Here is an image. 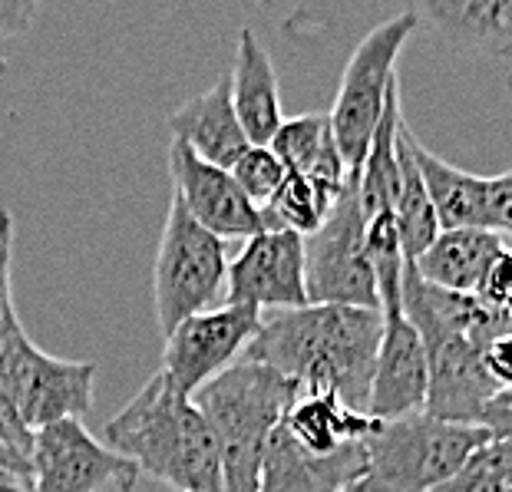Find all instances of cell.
Listing matches in <instances>:
<instances>
[{"instance_id":"6da1fadb","label":"cell","mask_w":512,"mask_h":492,"mask_svg":"<svg viewBox=\"0 0 512 492\" xmlns=\"http://www.w3.org/2000/svg\"><path fill=\"white\" fill-rule=\"evenodd\" d=\"M380 337V308L304 304L271 311L245 357L281 370L304 393H337L347 407L367 413Z\"/></svg>"},{"instance_id":"3957f363","label":"cell","mask_w":512,"mask_h":492,"mask_svg":"<svg viewBox=\"0 0 512 492\" xmlns=\"http://www.w3.org/2000/svg\"><path fill=\"white\" fill-rule=\"evenodd\" d=\"M298 397L301 387L291 377L248 357L192 397L219 440L228 492H258L268 443Z\"/></svg>"},{"instance_id":"ffe728a7","label":"cell","mask_w":512,"mask_h":492,"mask_svg":"<svg viewBox=\"0 0 512 492\" xmlns=\"http://www.w3.org/2000/svg\"><path fill=\"white\" fill-rule=\"evenodd\" d=\"M506 248H512L509 238L499 235L496 228H446L410 265L430 284L460 294H479L486 271Z\"/></svg>"},{"instance_id":"d4e9b609","label":"cell","mask_w":512,"mask_h":492,"mask_svg":"<svg viewBox=\"0 0 512 492\" xmlns=\"http://www.w3.org/2000/svg\"><path fill=\"white\" fill-rule=\"evenodd\" d=\"M512 489V440L489 436L470 459L433 492H509Z\"/></svg>"},{"instance_id":"836d02e7","label":"cell","mask_w":512,"mask_h":492,"mask_svg":"<svg viewBox=\"0 0 512 492\" xmlns=\"http://www.w3.org/2000/svg\"><path fill=\"white\" fill-rule=\"evenodd\" d=\"M0 492H34V483L20 473H10V469L0 466Z\"/></svg>"},{"instance_id":"cb8c5ba5","label":"cell","mask_w":512,"mask_h":492,"mask_svg":"<svg viewBox=\"0 0 512 492\" xmlns=\"http://www.w3.org/2000/svg\"><path fill=\"white\" fill-rule=\"evenodd\" d=\"M334 199H328L321 189H314V185L304 179V176H294L288 172L285 185H281L278 199L268 205V222L271 228H291V232L298 235H314L318 228L328 222V215L334 209Z\"/></svg>"},{"instance_id":"8d00e7d4","label":"cell","mask_w":512,"mask_h":492,"mask_svg":"<svg viewBox=\"0 0 512 492\" xmlns=\"http://www.w3.org/2000/svg\"><path fill=\"white\" fill-rule=\"evenodd\" d=\"M344 492H367V489H364L361 483H357V486H351V489H344Z\"/></svg>"},{"instance_id":"ba28073f","label":"cell","mask_w":512,"mask_h":492,"mask_svg":"<svg viewBox=\"0 0 512 492\" xmlns=\"http://www.w3.org/2000/svg\"><path fill=\"white\" fill-rule=\"evenodd\" d=\"M308 258V301L380 308V284L367 248V215L357 192V176L347 179L328 222L304 238Z\"/></svg>"},{"instance_id":"d590c367","label":"cell","mask_w":512,"mask_h":492,"mask_svg":"<svg viewBox=\"0 0 512 492\" xmlns=\"http://www.w3.org/2000/svg\"><path fill=\"white\" fill-rule=\"evenodd\" d=\"M116 492H136V476L123 479V483H116Z\"/></svg>"},{"instance_id":"e0dca14e","label":"cell","mask_w":512,"mask_h":492,"mask_svg":"<svg viewBox=\"0 0 512 492\" xmlns=\"http://www.w3.org/2000/svg\"><path fill=\"white\" fill-rule=\"evenodd\" d=\"M172 139L185 142L195 156L205 162H215L222 169H232L248 152V136L242 129V119L232 103V80L222 76L212 90H205L195 100L182 103L176 113H169Z\"/></svg>"},{"instance_id":"484cf974","label":"cell","mask_w":512,"mask_h":492,"mask_svg":"<svg viewBox=\"0 0 512 492\" xmlns=\"http://www.w3.org/2000/svg\"><path fill=\"white\" fill-rule=\"evenodd\" d=\"M232 176L258 209H268L278 199L281 185L288 179V169L271 146H248L245 156L232 166Z\"/></svg>"},{"instance_id":"e575fe53","label":"cell","mask_w":512,"mask_h":492,"mask_svg":"<svg viewBox=\"0 0 512 492\" xmlns=\"http://www.w3.org/2000/svg\"><path fill=\"white\" fill-rule=\"evenodd\" d=\"M0 466L10 469V473H20V476H27V479H30V463H27V459L14 456L10 450H4V446H0Z\"/></svg>"},{"instance_id":"7a4b0ae2","label":"cell","mask_w":512,"mask_h":492,"mask_svg":"<svg viewBox=\"0 0 512 492\" xmlns=\"http://www.w3.org/2000/svg\"><path fill=\"white\" fill-rule=\"evenodd\" d=\"M103 443L126 456L139 473L179 492H228L209 420L162 370L106 423Z\"/></svg>"},{"instance_id":"44dd1931","label":"cell","mask_w":512,"mask_h":492,"mask_svg":"<svg viewBox=\"0 0 512 492\" xmlns=\"http://www.w3.org/2000/svg\"><path fill=\"white\" fill-rule=\"evenodd\" d=\"M281 426L311 453H337L347 443H364L377 430V420L364 410L347 407L337 393L301 390Z\"/></svg>"},{"instance_id":"4fadbf2b","label":"cell","mask_w":512,"mask_h":492,"mask_svg":"<svg viewBox=\"0 0 512 492\" xmlns=\"http://www.w3.org/2000/svg\"><path fill=\"white\" fill-rule=\"evenodd\" d=\"M430 397V360L417 327L403 308L384 311L374 384H370L367 413L374 420H400L427 410Z\"/></svg>"},{"instance_id":"ac0fdd59","label":"cell","mask_w":512,"mask_h":492,"mask_svg":"<svg viewBox=\"0 0 512 492\" xmlns=\"http://www.w3.org/2000/svg\"><path fill=\"white\" fill-rule=\"evenodd\" d=\"M232 80V103L235 113L242 119V129L252 146H271L278 136L281 123V93H278V73L271 63L268 50L261 47L252 27L238 34L235 47V67L228 73Z\"/></svg>"},{"instance_id":"7c38bea8","label":"cell","mask_w":512,"mask_h":492,"mask_svg":"<svg viewBox=\"0 0 512 492\" xmlns=\"http://www.w3.org/2000/svg\"><path fill=\"white\" fill-rule=\"evenodd\" d=\"M169 176L176 182V199L185 205L195 222L209 228L212 235L225 238H255L268 232V212L242 192L235 182L232 169H222L215 162H205L202 156L172 139L169 146Z\"/></svg>"},{"instance_id":"603a6c76","label":"cell","mask_w":512,"mask_h":492,"mask_svg":"<svg viewBox=\"0 0 512 492\" xmlns=\"http://www.w3.org/2000/svg\"><path fill=\"white\" fill-rule=\"evenodd\" d=\"M397 156H400V192L394 205L397 238H400L403 258L417 261L423 251L440 238L443 225H440L437 209H433V199L427 192V182H423V172L417 166V156H413V133L407 123L400 126Z\"/></svg>"},{"instance_id":"83f0119b","label":"cell","mask_w":512,"mask_h":492,"mask_svg":"<svg viewBox=\"0 0 512 492\" xmlns=\"http://www.w3.org/2000/svg\"><path fill=\"white\" fill-rule=\"evenodd\" d=\"M476 298H483L489 308L512 321V248H506L503 255L493 261V268L486 271L483 288H479Z\"/></svg>"},{"instance_id":"1f68e13d","label":"cell","mask_w":512,"mask_h":492,"mask_svg":"<svg viewBox=\"0 0 512 492\" xmlns=\"http://www.w3.org/2000/svg\"><path fill=\"white\" fill-rule=\"evenodd\" d=\"M40 0H0V40H10L34 24Z\"/></svg>"},{"instance_id":"8992f818","label":"cell","mask_w":512,"mask_h":492,"mask_svg":"<svg viewBox=\"0 0 512 492\" xmlns=\"http://www.w3.org/2000/svg\"><path fill=\"white\" fill-rule=\"evenodd\" d=\"M228 284V258L219 235L202 228L172 199L162 225L156 265H152V301L162 334L176 331L185 317L215 308Z\"/></svg>"},{"instance_id":"f546056e","label":"cell","mask_w":512,"mask_h":492,"mask_svg":"<svg viewBox=\"0 0 512 492\" xmlns=\"http://www.w3.org/2000/svg\"><path fill=\"white\" fill-rule=\"evenodd\" d=\"M483 364H486V374L493 377V384L499 387V393L512 390V327L503 334H496L493 341L483 347Z\"/></svg>"},{"instance_id":"7402d4cb","label":"cell","mask_w":512,"mask_h":492,"mask_svg":"<svg viewBox=\"0 0 512 492\" xmlns=\"http://www.w3.org/2000/svg\"><path fill=\"white\" fill-rule=\"evenodd\" d=\"M413 156L427 182L433 209L446 228H489V179L473 176L460 166H450L413 136Z\"/></svg>"},{"instance_id":"d6a6232c","label":"cell","mask_w":512,"mask_h":492,"mask_svg":"<svg viewBox=\"0 0 512 492\" xmlns=\"http://www.w3.org/2000/svg\"><path fill=\"white\" fill-rule=\"evenodd\" d=\"M483 426H489L493 430V436H503V440H512V390L499 393V397L489 403L483 420H479Z\"/></svg>"},{"instance_id":"2e32d148","label":"cell","mask_w":512,"mask_h":492,"mask_svg":"<svg viewBox=\"0 0 512 492\" xmlns=\"http://www.w3.org/2000/svg\"><path fill=\"white\" fill-rule=\"evenodd\" d=\"M420 27L466 57H512V0H407Z\"/></svg>"},{"instance_id":"4316f807","label":"cell","mask_w":512,"mask_h":492,"mask_svg":"<svg viewBox=\"0 0 512 492\" xmlns=\"http://www.w3.org/2000/svg\"><path fill=\"white\" fill-rule=\"evenodd\" d=\"M10 255H14V215L0 209V344L10 327L20 321L14 298H10Z\"/></svg>"},{"instance_id":"277c9868","label":"cell","mask_w":512,"mask_h":492,"mask_svg":"<svg viewBox=\"0 0 512 492\" xmlns=\"http://www.w3.org/2000/svg\"><path fill=\"white\" fill-rule=\"evenodd\" d=\"M493 430L483 423H453L433 413L377 420L367 436V492H433L479 450Z\"/></svg>"},{"instance_id":"f1b7e54d","label":"cell","mask_w":512,"mask_h":492,"mask_svg":"<svg viewBox=\"0 0 512 492\" xmlns=\"http://www.w3.org/2000/svg\"><path fill=\"white\" fill-rule=\"evenodd\" d=\"M34 440H37V433L24 423V417L17 413L14 403L0 393V446L30 463V456H34Z\"/></svg>"},{"instance_id":"f35d334b","label":"cell","mask_w":512,"mask_h":492,"mask_svg":"<svg viewBox=\"0 0 512 492\" xmlns=\"http://www.w3.org/2000/svg\"><path fill=\"white\" fill-rule=\"evenodd\" d=\"M509 492H512V489H509Z\"/></svg>"},{"instance_id":"d6986e66","label":"cell","mask_w":512,"mask_h":492,"mask_svg":"<svg viewBox=\"0 0 512 492\" xmlns=\"http://www.w3.org/2000/svg\"><path fill=\"white\" fill-rule=\"evenodd\" d=\"M271 149L285 162L288 172L304 176L314 189H321L334 202L341 199L347 179L354 176L341 156L328 113H304L285 119L278 136L271 139Z\"/></svg>"},{"instance_id":"9a60e30c","label":"cell","mask_w":512,"mask_h":492,"mask_svg":"<svg viewBox=\"0 0 512 492\" xmlns=\"http://www.w3.org/2000/svg\"><path fill=\"white\" fill-rule=\"evenodd\" d=\"M367 476V446L347 443L337 453H311L278 426L261 463L258 492H344Z\"/></svg>"},{"instance_id":"5b68a950","label":"cell","mask_w":512,"mask_h":492,"mask_svg":"<svg viewBox=\"0 0 512 492\" xmlns=\"http://www.w3.org/2000/svg\"><path fill=\"white\" fill-rule=\"evenodd\" d=\"M417 30H420L417 14L403 10V14L390 17L370 30L354 47L351 60H347L328 116H331L337 146H341V156L354 176L364 166L367 149H370V142H374L380 119H384L387 100L397 86L400 53Z\"/></svg>"},{"instance_id":"30bf717a","label":"cell","mask_w":512,"mask_h":492,"mask_svg":"<svg viewBox=\"0 0 512 492\" xmlns=\"http://www.w3.org/2000/svg\"><path fill=\"white\" fill-rule=\"evenodd\" d=\"M225 291L232 304H252L258 311H288L311 304L304 235L291 228H268L248 238L228 265Z\"/></svg>"},{"instance_id":"5bb4252c","label":"cell","mask_w":512,"mask_h":492,"mask_svg":"<svg viewBox=\"0 0 512 492\" xmlns=\"http://www.w3.org/2000/svg\"><path fill=\"white\" fill-rule=\"evenodd\" d=\"M430 360L427 413L453 423H479L486 407L499 397V387L486 374L483 347L466 334L423 337Z\"/></svg>"},{"instance_id":"9c48e42d","label":"cell","mask_w":512,"mask_h":492,"mask_svg":"<svg viewBox=\"0 0 512 492\" xmlns=\"http://www.w3.org/2000/svg\"><path fill=\"white\" fill-rule=\"evenodd\" d=\"M265 324V311L252 304H232L199 311L166 334L162 347V374L182 393L195 397L209 380H215L245 357Z\"/></svg>"},{"instance_id":"74e56055","label":"cell","mask_w":512,"mask_h":492,"mask_svg":"<svg viewBox=\"0 0 512 492\" xmlns=\"http://www.w3.org/2000/svg\"><path fill=\"white\" fill-rule=\"evenodd\" d=\"M189 492H195V489H189Z\"/></svg>"},{"instance_id":"52a82bcc","label":"cell","mask_w":512,"mask_h":492,"mask_svg":"<svg viewBox=\"0 0 512 492\" xmlns=\"http://www.w3.org/2000/svg\"><path fill=\"white\" fill-rule=\"evenodd\" d=\"M96 364L43 354L24 324H14L0 344V393L14 403L30 430L60 420H80L93 407Z\"/></svg>"},{"instance_id":"4dcf8cb0","label":"cell","mask_w":512,"mask_h":492,"mask_svg":"<svg viewBox=\"0 0 512 492\" xmlns=\"http://www.w3.org/2000/svg\"><path fill=\"white\" fill-rule=\"evenodd\" d=\"M489 228L512 242V169L489 179Z\"/></svg>"},{"instance_id":"8fae6325","label":"cell","mask_w":512,"mask_h":492,"mask_svg":"<svg viewBox=\"0 0 512 492\" xmlns=\"http://www.w3.org/2000/svg\"><path fill=\"white\" fill-rule=\"evenodd\" d=\"M139 476V469L86 430L83 420H60L37 430L30 456L34 492H100Z\"/></svg>"}]
</instances>
